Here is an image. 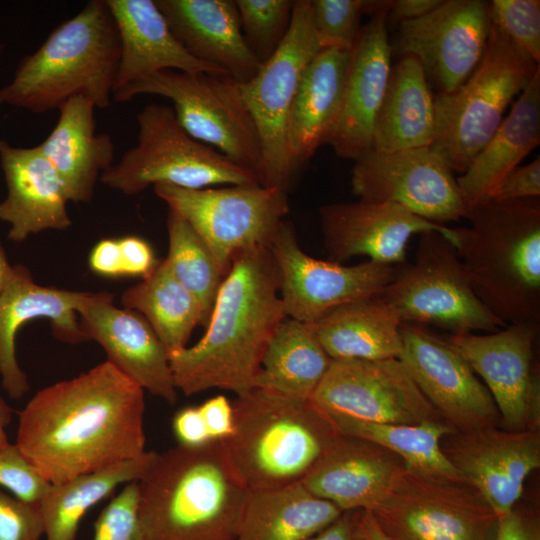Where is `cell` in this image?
<instances>
[{
  "label": "cell",
  "instance_id": "6da1fadb",
  "mask_svg": "<svg viewBox=\"0 0 540 540\" xmlns=\"http://www.w3.org/2000/svg\"><path fill=\"white\" fill-rule=\"evenodd\" d=\"M144 390L109 361L38 391L15 444L51 484L142 456Z\"/></svg>",
  "mask_w": 540,
  "mask_h": 540
},
{
  "label": "cell",
  "instance_id": "7a4b0ae2",
  "mask_svg": "<svg viewBox=\"0 0 540 540\" xmlns=\"http://www.w3.org/2000/svg\"><path fill=\"white\" fill-rule=\"evenodd\" d=\"M286 317L269 248L237 253L204 335L193 346L168 354L177 389L185 395L212 388L236 396L248 392L275 330Z\"/></svg>",
  "mask_w": 540,
  "mask_h": 540
},
{
  "label": "cell",
  "instance_id": "3957f363",
  "mask_svg": "<svg viewBox=\"0 0 540 540\" xmlns=\"http://www.w3.org/2000/svg\"><path fill=\"white\" fill-rule=\"evenodd\" d=\"M138 484L148 540H235L249 490L222 441L158 453Z\"/></svg>",
  "mask_w": 540,
  "mask_h": 540
},
{
  "label": "cell",
  "instance_id": "277c9868",
  "mask_svg": "<svg viewBox=\"0 0 540 540\" xmlns=\"http://www.w3.org/2000/svg\"><path fill=\"white\" fill-rule=\"evenodd\" d=\"M456 250L470 284L506 325L540 324V199H483L468 207Z\"/></svg>",
  "mask_w": 540,
  "mask_h": 540
},
{
  "label": "cell",
  "instance_id": "5b68a950",
  "mask_svg": "<svg viewBox=\"0 0 540 540\" xmlns=\"http://www.w3.org/2000/svg\"><path fill=\"white\" fill-rule=\"evenodd\" d=\"M121 55L120 38L105 0H91L57 26L18 63L2 87L4 103L44 113L81 96L97 108L110 105Z\"/></svg>",
  "mask_w": 540,
  "mask_h": 540
},
{
  "label": "cell",
  "instance_id": "8992f818",
  "mask_svg": "<svg viewBox=\"0 0 540 540\" xmlns=\"http://www.w3.org/2000/svg\"><path fill=\"white\" fill-rule=\"evenodd\" d=\"M232 407L233 432L222 443L249 491L302 481L339 436L311 400L254 387Z\"/></svg>",
  "mask_w": 540,
  "mask_h": 540
},
{
  "label": "cell",
  "instance_id": "52a82bcc",
  "mask_svg": "<svg viewBox=\"0 0 540 540\" xmlns=\"http://www.w3.org/2000/svg\"><path fill=\"white\" fill-rule=\"evenodd\" d=\"M539 67L492 24L483 57L473 73L455 91L435 96L436 136L430 149L453 172L464 173Z\"/></svg>",
  "mask_w": 540,
  "mask_h": 540
},
{
  "label": "cell",
  "instance_id": "ba28073f",
  "mask_svg": "<svg viewBox=\"0 0 540 540\" xmlns=\"http://www.w3.org/2000/svg\"><path fill=\"white\" fill-rule=\"evenodd\" d=\"M137 123L136 145L100 176L110 188L133 196L157 184L186 189L261 185L256 172L191 137L171 106L148 104Z\"/></svg>",
  "mask_w": 540,
  "mask_h": 540
},
{
  "label": "cell",
  "instance_id": "9c48e42d",
  "mask_svg": "<svg viewBox=\"0 0 540 540\" xmlns=\"http://www.w3.org/2000/svg\"><path fill=\"white\" fill-rule=\"evenodd\" d=\"M143 94L171 100L179 124L191 137L253 170L260 178L258 132L240 83L229 74L163 70L115 91L112 97L127 102Z\"/></svg>",
  "mask_w": 540,
  "mask_h": 540
},
{
  "label": "cell",
  "instance_id": "30bf717a",
  "mask_svg": "<svg viewBox=\"0 0 540 540\" xmlns=\"http://www.w3.org/2000/svg\"><path fill=\"white\" fill-rule=\"evenodd\" d=\"M419 236L413 262L398 265L381 292L402 323L431 324L452 334L506 327L475 294L452 242L437 232Z\"/></svg>",
  "mask_w": 540,
  "mask_h": 540
},
{
  "label": "cell",
  "instance_id": "8fae6325",
  "mask_svg": "<svg viewBox=\"0 0 540 540\" xmlns=\"http://www.w3.org/2000/svg\"><path fill=\"white\" fill-rule=\"evenodd\" d=\"M390 540H496L498 516L468 482L405 469L372 510Z\"/></svg>",
  "mask_w": 540,
  "mask_h": 540
},
{
  "label": "cell",
  "instance_id": "7c38bea8",
  "mask_svg": "<svg viewBox=\"0 0 540 540\" xmlns=\"http://www.w3.org/2000/svg\"><path fill=\"white\" fill-rule=\"evenodd\" d=\"M153 189L203 239L227 274L237 253L269 248L289 212L287 191L262 185L186 189L157 184Z\"/></svg>",
  "mask_w": 540,
  "mask_h": 540
},
{
  "label": "cell",
  "instance_id": "4fadbf2b",
  "mask_svg": "<svg viewBox=\"0 0 540 540\" xmlns=\"http://www.w3.org/2000/svg\"><path fill=\"white\" fill-rule=\"evenodd\" d=\"M320 50L311 1L296 0L288 33L279 48L252 79L240 83L260 140V180L264 187L288 192L293 178L287 147L288 119L302 75Z\"/></svg>",
  "mask_w": 540,
  "mask_h": 540
},
{
  "label": "cell",
  "instance_id": "5bb4252c",
  "mask_svg": "<svg viewBox=\"0 0 540 540\" xmlns=\"http://www.w3.org/2000/svg\"><path fill=\"white\" fill-rule=\"evenodd\" d=\"M539 327L537 323H517L485 334L446 337L489 390L503 429L539 430Z\"/></svg>",
  "mask_w": 540,
  "mask_h": 540
},
{
  "label": "cell",
  "instance_id": "9a60e30c",
  "mask_svg": "<svg viewBox=\"0 0 540 540\" xmlns=\"http://www.w3.org/2000/svg\"><path fill=\"white\" fill-rule=\"evenodd\" d=\"M351 190L359 199L393 202L443 225L468 212L453 171L430 147L365 152L354 161Z\"/></svg>",
  "mask_w": 540,
  "mask_h": 540
},
{
  "label": "cell",
  "instance_id": "2e32d148",
  "mask_svg": "<svg viewBox=\"0 0 540 540\" xmlns=\"http://www.w3.org/2000/svg\"><path fill=\"white\" fill-rule=\"evenodd\" d=\"M311 401L324 413L368 422L443 420L398 358L332 360Z\"/></svg>",
  "mask_w": 540,
  "mask_h": 540
},
{
  "label": "cell",
  "instance_id": "e0dca14e",
  "mask_svg": "<svg viewBox=\"0 0 540 540\" xmlns=\"http://www.w3.org/2000/svg\"><path fill=\"white\" fill-rule=\"evenodd\" d=\"M269 250L287 317L309 324L336 306L381 293L398 269L371 260L345 266L313 258L300 248L295 230L286 220Z\"/></svg>",
  "mask_w": 540,
  "mask_h": 540
},
{
  "label": "cell",
  "instance_id": "ac0fdd59",
  "mask_svg": "<svg viewBox=\"0 0 540 540\" xmlns=\"http://www.w3.org/2000/svg\"><path fill=\"white\" fill-rule=\"evenodd\" d=\"M399 357L441 418L457 433L502 428L485 384L452 345L424 325L403 323Z\"/></svg>",
  "mask_w": 540,
  "mask_h": 540
},
{
  "label": "cell",
  "instance_id": "d6986e66",
  "mask_svg": "<svg viewBox=\"0 0 540 540\" xmlns=\"http://www.w3.org/2000/svg\"><path fill=\"white\" fill-rule=\"evenodd\" d=\"M491 25L489 2L443 0L427 15L400 22L399 53L417 58L441 93H451L481 61Z\"/></svg>",
  "mask_w": 540,
  "mask_h": 540
},
{
  "label": "cell",
  "instance_id": "ffe728a7",
  "mask_svg": "<svg viewBox=\"0 0 540 540\" xmlns=\"http://www.w3.org/2000/svg\"><path fill=\"white\" fill-rule=\"evenodd\" d=\"M324 247L329 260L340 263L356 256L398 266L406 262L407 246L415 234L437 232L458 243L457 229L426 220L387 201L358 199L326 204L319 209Z\"/></svg>",
  "mask_w": 540,
  "mask_h": 540
},
{
  "label": "cell",
  "instance_id": "44dd1931",
  "mask_svg": "<svg viewBox=\"0 0 540 540\" xmlns=\"http://www.w3.org/2000/svg\"><path fill=\"white\" fill-rule=\"evenodd\" d=\"M440 448L498 518L519 502L526 479L540 467L539 430L453 433L441 439Z\"/></svg>",
  "mask_w": 540,
  "mask_h": 540
},
{
  "label": "cell",
  "instance_id": "7402d4cb",
  "mask_svg": "<svg viewBox=\"0 0 540 540\" xmlns=\"http://www.w3.org/2000/svg\"><path fill=\"white\" fill-rule=\"evenodd\" d=\"M77 314L87 340L102 346L107 361L143 390L176 403L168 351L144 317L114 306L109 292H88Z\"/></svg>",
  "mask_w": 540,
  "mask_h": 540
},
{
  "label": "cell",
  "instance_id": "603a6c76",
  "mask_svg": "<svg viewBox=\"0 0 540 540\" xmlns=\"http://www.w3.org/2000/svg\"><path fill=\"white\" fill-rule=\"evenodd\" d=\"M388 13L371 14L350 50L341 112L329 143L340 158L355 161L372 149L375 121L392 68Z\"/></svg>",
  "mask_w": 540,
  "mask_h": 540
},
{
  "label": "cell",
  "instance_id": "cb8c5ba5",
  "mask_svg": "<svg viewBox=\"0 0 540 540\" xmlns=\"http://www.w3.org/2000/svg\"><path fill=\"white\" fill-rule=\"evenodd\" d=\"M88 292L45 287L35 283L28 269L13 266L0 293V376L1 384L13 400L21 399L30 385L15 354V337L28 321L47 318L53 335L68 344L88 341L81 330L77 308Z\"/></svg>",
  "mask_w": 540,
  "mask_h": 540
},
{
  "label": "cell",
  "instance_id": "d4e9b609",
  "mask_svg": "<svg viewBox=\"0 0 540 540\" xmlns=\"http://www.w3.org/2000/svg\"><path fill=\"white\" fill-rule=\"evenodd\" d=\"M405 469L403 459L387 448L339 434L302 483L343 512L372 511Z\"/></svg>",
  "mask_w": 540,
  "mask_h": 540
},
{
  "label": "cell",
  "instance_id": "484cf974",
  "mask_svg": "<svg viewBox=\"0 0 540 540\" xmlns=\"http://www.w3.org/2000/svg\"><path fill=\"white\" fill-rule=\"evenodd\" d=\"M0 165L7 185L0 220L10 225V240L71 226L64 185L39 146L14 147L0 139Z\"/></svg>",
  "mask_w": 540,
  "mask_h": 540
},
{
  "label": "cell",
  "instance_id": "4316f807",
  "mask_svg": "<svg viewBox=\"0 0 540 540\" xmlns=\"http://www.w3.org/2000/svg\"><path fill=\"white\" fill-rule=\"evenodd\" d=\"M172 33L195 59L215 66L239 83L252 79L261 63L248 47L233 0H155Z\"/></svg>",
  "mask_w": 540,
  "mask_h": 540
},
{
  "label": "cell",
  "instance_id": "83f0119b",
  "mask_svg": "<svg viewBox=\"0 0 540 540\" xmlns=\"http://www.w3.org/2000/svg\"><path fill=\"white\" fill-rule=\"evenodd\" d=\"M105 1L116 23L121 45L113 93L163 70L224 72L187 52L172 33L155 1Z\"/></svg>",
  "mask_w": 540,
  "mask_h": 540
},
{
  "label": "cell",
  "instance_id": "f1b7e54d",
  "mask_svg": "<svg viewBox=\"0 0 540 540\" xmlns=\"http://www.w3.org/2000/svg\"><path fill=\"white\" fill-rule=\"evenodd\" d=\"M349 55L350 50L322 49L302 75L287 128L293 176L320 146L330 143L341 112Z\"/></svg>",
  "mask_w": 540,
  "mask_h": 540
},
{
  "label": "cell",
  "instance_id": "f546056e",
  "mask_svg": "<svg viewBox=\"0 0 540 540\" xmlns=\"http://www.w3.org/2000/svg\"><path fill=\"white\" fill-rule=\"evenodd\" d=\"M95 105L84 97L69 99L59 108L51 133L39 144L60 177L68 200L88 203L103 172L113 164L110 135L96 133Z\"/></svg>",
  "mask_w": 540,
  "mask_h": 540
},
{
  "label": "cell",
  "instance_id": "4dcf8cb0",
  "mask_svg": "<svg viewBox=\"0 0 540 540\" xmlns=\"http://www.w3.org/2000/svg\"><path fill=\"white\" fill-rule=\"evenodd\" d=\"M402 324L381 293L336 306L311 323L332 360L399 359Z\"/></svg>",
  "mask_w": 540,
  "mask_h": 540
},
{
  "label": "cell",
  "instance_id": "1f68e13d",
  "mask_svg": "<svg viewBox=\"0 0 540 540\" xmlns=\"http://www.w3.org/2000/svg\"><path fill=\"white\" fill-rule=\"evenodd\" d=\"M540 143V67L457 180L468 205L485 199Z\"/></svg>",
  "mask_w": 540,
  "mask_h": 540
},
{
  "label": "cell",
  "instance_id": "d6a6232c",
  "mask_svg": "<svg viewBox=\"0 0 540 540\" xmlns=\"http://www.w3.org/2000/svg\"><path fill=\"white\" fill-rule=\"evenodd\" d=\"M436 136L435 97L417 58L402 55L391 68L373 131L372 150L430 147Z\"/></svg>",
  "mask_w": 540,
  "mask_h": 540
},
{
  "label": "cell",
  "instance_id": "836d02e7",
  "mask_svg": "<svg viewBox=\"0 0 540 540\" xmlns=\"http://www.w3.org/2000/svg\"><path fill=\"white\" fill-rule=\"evenodd\" d=\"M342 513L302 481L249 491L235 540H308Z\"/></svg>",
  "mask_w": 540,
  "mask_h": 540
},
{
  "label": "cell",
  "instance_id": "e575fe53",
  "mask_svg": "<svg viewBox=\"0 0 540 540\" xmlns=\"http://www.w3.org/2000/svg\"><path fill=\"white\" fill-rule=\"evenodd\" d=\"M331 362L312 325L286 317L265 350L254 387L311 400Z\"/></svg>",
  "mask_w": 540,
  "mask_h": 540
},
{
  "label": "cell",
  "instance_id": "d590c367",
  "mask_svg": "<svg viewBox=\"0 0 540 540\" xmlns=\"http://www.w3.org/2000/svg\"><path fill=\"white\" fill-rule=\"evenodd\" d=\"M157 455L146 451L140 457L51 484L39 503L46 540H75L86 512L119 485L142 479Z\"/></svg>",
  "mask_w": 540,
  "mask_h": 540
},
{
  "label": "cell",
  "instance_id": "8d00e7d4",
  "mask_svg": "<svg viewBox=\"0 0 540 540\" xmlns=\"http://www.w3.org/2000/svg\"><path fill=\"white\" fill-rule=\"evenodd\" d=\"M121 303L144 316L168 354L187 347L193 329L206 325L199 303L176 280L164 260L141 282L125 290Z\"/></svg>",
  "mask_w": 540,
  "mask_h": 540
},
{
  "label": "cell",
  "instance_id": "74e56055",
  "mask_svg": "<svg viewBox=\"0 0 540 540\" xmlns=\"http://www.w3.org/2000/svg\"><path fill=\"white\" fill-rule=\"evenodd\" d=\"M324 414L339 434L368 440L387 448L403 459L409 471L465 480L441 451V439L457 433L444 420L408 425L375 423L338 414Z\"/></svg>",
  "mask_w": 540,
  "mask_h": 540
},
{
  "label": "cell",
  "instance_id": "f35d334b",
  "mask_svg": "<svg viewBox=\"0 0 540 540\" xmlns=\"http://www.w3.org/2000/svg\"><path fill=\"white\" fill-rule=\"evenodd\" d=\"M167 230L169 249L164 261L176 280L197 300L207 325L227 273L195 230L170 209Z\"/></svg>",
  "mask_w": 540,
  "mask_h": 540
},
{
  "label": "cell",
  "instance_id": "ab89813d",
  "mask_svg": "<svg viewBox=\"0 0 540 540\" xmlns=\"http://www.w3.org/2000/svg\"><path fill=\"white\" fill-rule=\"evenodd\" d=\"M244 39L260 63L266 62L286 37L292 17L291 0H236Z\"/></svg>",
  "mask_w": 540,
  "mask_h": 540
},
{
  "label": "cell",
  "instance_id": "60d3db41",
  "mask_svg": "<svg viewBox=\"0 0 540 540\" xmlns=\"http://www.w3.org/2000/svg\"><path fill=\"white\" fill-rule=\"evenodd\" d=\"M321 49L351 50L361 30L363 14H372L378 0H310Z\"/></svg>",
  "mask_w": 540,
  "mask_h": 540
},
{
  "label": "cell",
  "instance_id": "b9f144b4",
  "mask_svg": "<svg viewBox=\"0 0 540 540\" xmlns=\"http://www.w3.org/2000/svg\"><path fill=\"white\" fill-rule=\"evenodd\" d=\"M489 11L492 24L539 64L540 1L493 0Z\"/></svg>",
  "mask_w": 540,
  "mask_h": 540
},
{
  "label": "cell",
  "instance_id": "7bdbcfd3",
  "mask_svg": "<svg viewBox=\"0 0 540 540\" xmlns=\"http://www.w3.org/2000/svg\"><path fill=\"white\" fill-rule=\"evenodd\" d=\"M93 540H148L139 513L138 481L126 483L101 511Z\"/></svg>",
  "mask_w": 540,
  "mask_h": 540
},
{
  "label": "cell",
  "instance_id": "ee69618b",
  "mask_svg": "<svg viewBox=\"0 0 540 540\" xmlns=\"http://www.w3.org/2000/svg\"><path fill=\"white\" fill-rule=\"evenodd\" d=\"M0 486L28 503L39 504L51 483L26 459L17 445L0 447Z\"/></svg>",
  "mask_w": 540,
  "mask_h": 540
},
{
  "label": "cell",
  "instance_id": "f6af8a7d",
  "mask_svg": "<svg viewBox=\"0 0 540 540\" xmlns=\"http://www.w3.org/2000/svg\"><path fill=\"white\" fill-rule=\"evenodd\" d=\"M44 535L39 504L0 490V540H40Z\"/></svg>",
  "mask_w": 540,
  "mask_h": 540
},
{
  "label": "cell",
  "instance_id": "bcb514c9",
  "mask_svg": "<svg viewBox=\"0 0 540 540\" xmlns=\"http://www.w3.org/2000/svg\"><path fill=\"white\" fill-rule=\"evenodd\" d=\"M540 197V157L514 169L485 199L510 201Z\"/></svg>",
  "mask_w": 540,
  "mask_h": 540
},
{
  "label": "cell",
  "instance_id": "7dc6e473",
  "mask_svg": "<svg viewBox=\"0 0 540 540\" xmlns=\"http://www.w3.org/2000/svg\"><path fill=\"white\" fill-rule=\"evenodd\" d=\"M496 540H540L536 513L518 502L509 513L498 518Z\"/></svg>",
  "mask_w": 540,
  "mask_h": 540
},
{
  "label": "cell",
  "instance_id": "c3c4849f",
  "mask_svg": "<svg viewBox=\"0 0 540 540\" xmlns=\"http://www.w3.org/2000/svg\"><path fill=\"white\" fill-rule=\"evenodd\" d=\"M172 429L182 446L196 447L212 441L198 406L178 410L172 419Z\"/></svg>",
  "mask_w": 540,
  "mask_h": 540
},
{
  "label": "cell",
  "instance_id": "681fc988",
  "mask_svg": "<svg viewBox=\"0 0 540 540\" xmlns=\"http://www.w3.org/2000/svg\"><path fill=\"white\" fill-rule=\"evenodd\" d=\"M212 440L223 441L233 432L232 403L224 396H214L198 406Z\"/></svg>",
  "mask_w": 540,
  "mask_h": 540
},
{
  "label": "cell",
  "instance_id": "f907efd6",
  "mask_svg": "<svg viewBox=\"0 0 540 540\" xmlns=\"http://www.w3.org/2000/svg\"><path fill=\"white\" fill-rule=\"evenodd\" d=\"M118 241L125 275L141 276L144 278L158 264L150 245L143 239L128 236Z\"/></svg>",
  "mask_w": 540,
  "mask_h": 540
},
{
  "label": "cell",
  "instance_id": "816d5d0a",
  "mask_svg": "<svg viewBox=\"0 0 540 540\" xmlns=\"http://www.w3.org/2000/svg\"><path fill=\"white\" fill-rule=\"evenodd\" d=\"M89 265L94 272L103 276L125 275L119 241L104 239L98 242L91 251Z\"/></svg>",
  "mask_w": 540,
  "mask_h": 540
},
{
  "label": "cell",
  "instance_id": "f5cc1de1",
  "mask_svg": "<svg viewBox=\"0 0 540 540\" xmlns=\"http://www.w3.org/2000/svg\"><path fill=\"white\" fill-rule=\"evenodd\" d=\"M359 511H345L332 524L308 540H359Z\"/></svg>",
  "mask_w": 540,
  "mask_h": 540
},
{
  "label": "cell",
  "instance_id": "db71d44e",
  "mask_svg": "<svg viewBox=\"0 0 540 540\" xmlns=\"http://www.w3.org/2000/svg\"><path fill=\"white\" fill-rule=\"evenodd\" d=\"M443 0H393L390 13L400 22L427 15L436 9Z\"/></svg>",
  "mask_w": 540,
  "mask_h": 540
},
{
  "label": "cell",
  "instance_id": "11a10c76",
  "mask_svg": "<svg viewBox=\"0 0 540 540\" xmlns=\"http://www.w3.org/2000/svg\"><path fill=\"white\" fill-rule=\"evenodd\" d=\"M358 520L360 532L366 540H390L369 511L360 510Z\"/></svg>",
  "mask_w": 540,
  "mask_h": 540
},
{
  "label": "cell",
  "instance_id": "9f6ffc18",
  "mask_svg": "<svg viewBox=\"0 0 540 540\" xmlns=\"http://www.w3.org/2000/svg\"><path fill=\"white\" fill-rule=\"evenodd\" d=\"M13 410L0 394V447L10 442L6 434V427L10 424Z\"/></svg>",
  "mask_w": 540,
  "mask_h": 540
},
{
  "label": "cell",
  "instance_id": "6f0895ef",
  "mask_svg": "<svg viewBox=\"0 0 540 540\" xmlns=\"http://www.w3.org/2000/svg\"><path fill=\"white\" fill-rule=\"evenodd\" d=\"M13 266H11L7 260L5 251L0 243V293L4 289L10 275L12 273Z\"/></svg>",
  "mask_w": 540,
  "mask_h": 540
},
{
  "label": "cell",
  "instance_id": "680465c9",
  "mask_svg": "<svg viewBox=\"0 0 540 540\" xmlns=\"http://www.w3.org/2000/svg\"><path fill=\"white\" fill-rule=\"evenodd\" d=\"M2 104H5V103H4V93H3V89L0 88V106H1Z\"/></svg>",
  "mask_w": 540,
  "mask_h": 540
},
{
  "label": "cell",
  "instance_id": "91938a15",
  "mask_svg": "<svg viewBox=\"0 0 540 540\" xmlns=\"http://www.w3.org/2000/svg\"><path fill=\"white\" fill-rule=\"evenodd\" d=\"M3 49H4V47L0 44V57H1L2 53H3Z\"/></svg>",
  "mask_w": 540,
  "mask_h": 540
},
{
  "label": "cell",
  "instance_id": "94428289",
  "mask_svg": "<svg viewBox=\"0 0 540 540\" xmlns=\"http://www.w3.org/2000/svg\"><path fill=\"white\" fill-rule=\"evenodd\" d=\"M359 540H366V539H365V538L362 536V534H361V537H360Z\"/></svg>",
  "mask_w": 540,
  "mask_h": 540
}]
</instances>
